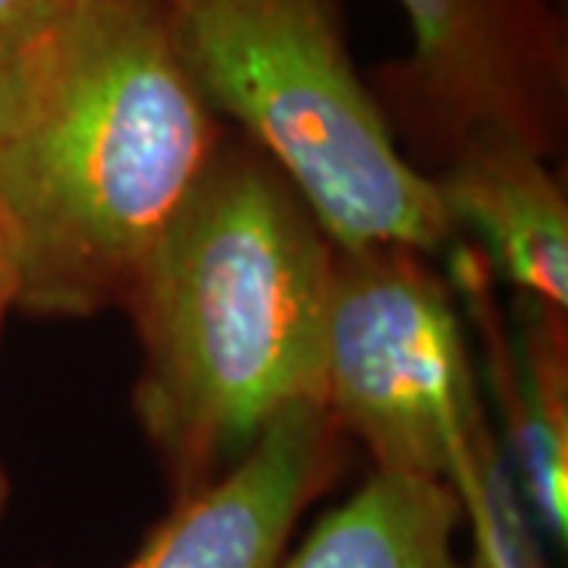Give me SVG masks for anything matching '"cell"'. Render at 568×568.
<instances>
[{"instance_id": "9", "label": "cell", "mask_w": 568, "mask_h": 568, "mask_svg": "<svg viewBox=\"0 0 568 568\" xmlns=\"http://www.w3.org/2000/svg\"><path fill=\"white\" fill-rule=\"evenodd\" d=\"M465 515L443 480L373 470L282 568H484L458 552Z\"/></svg>"}, {"instance_id": "7", "label": "cell", "mask_w": 568, "mask_h": 568, "mask_svg": "<svg viewBox=\"0 0 568 568\" xmlns=\"http://www.w3.org/2000/svg\"><path fill=\"white\" fill-rule=\"evenodd\" d=\"M345 443L323 402L287 407L215 484L171 503L121 568H278L306 508L338 480Z\"/></svg>"}, {"instance_id": "12", "label": "cell", "mask_w": 568, "mask_h": 568, "mask_svg": "<svg viewBox=\"0 0 568 568\" xmlns=\"http://www.w3.org/2000/svg\"><path fill=\"white\" fill-rule=\"evenodd\" d=\"M10 80H13V58H0V126L10 102Z\"/></svg>"}, {"instance_id": "10", "label": "cell", "mask_w": 568, "mask_h": 568, "mask_svg": "<svg viewBox=\"0 0 568 568\" xmlns=\"http://www.w3.org/2000/svg\"><path fill=\"white\" fill-rule=\"evenodd\" d=\"M73 0H0V58H17L70 10Z\"/></svg>"}, {"instance_id": "3", "label": "cell", "mask_w": 568, "mask_h": 568, "mask_svg": "<svg viewBox=\"0 0 568 568\" xmlns=\"http://www.w3.org/2000/svg\"><path fill=\"white\" fill-rule=\"evenodd\" d=\"M209 108L278 164L338 250L446 253L436 186L354 67L345 0H168Z\"/></svg>"}, {"instance_id": "1", "label": "cell", "mask_w": 568, "mask_h": 568, "mask_svg": "<svg viewBox=\"0 0 568 568\" xmlns=\"http://www.w3.org/2000/svg\"><path fill=\"white\" fill-rule=\"evenodd\" d=\"M224 133L168 0H73L13 58L0 126L17 313L85 320L121 306Z\"/></svg>"}, {"instance_id": "8", "label": "cell", "mask_w": 568, "mask_h": 568, "mask_svg": "<svg viewBox=\"0 0 568 568\" xmlns=\"http://www.w3.org/2000/svg\"><path fill=\"white\" fill-rule=\"evenodd\" d=\"M455 237L470 234L496 282L568 310V196L556 168L503 136L462 145L426 174Z\"/></svg>"}, {"instance_id": "5", "label": "cell", "mask_w": 568, "mask_h": 568, "mask_svg": "<svg viewBox=\"0 0 568 568\" xmlns=\"http://www.w3.org/2000/svg\"><path fill=\"white\" fill-rule=\"evenodd\" d=\"M410 54L366 82L402 155L433 174L503 136L556 164L568 142L566 0H398Z\"/></svg>"}, {"instance_id": "11", "label": "cell", "mask_w": 568, "mask_h": 568, "mask_svg": "<svg viewBox=\"0 0 568 568\" xmlns=\"http://www.w3.org/2000/svg\"><path fill=\"white\" fill-rule=\"evenodd\" d=\"M17 313V272H13V263H10V253L3 246V237H0V342H3V325H7V316ZM10 470H7V462H3V448H0V521L10 508Z\"/></svg>"}, {"instance_id": "4", "label": "cell", "mask_w": 568, "mask_h": 568, "mask_svg": "<svg viewBox=\"0 0 568 568\" xmlns=\"http://www.w3.org/2000/svg\"><path fill=\"white\" fill-rule=\"evenodd\" d=\"M325 407L379 474L443 484L493 420L462 310L426 253L335 246Z\"/></svg>"}, {"instance_id": "6", "label": "cell", "mask_w": 568, "mask_h": 568, "mask_svg": "<svg viewBox=\"0 0 568 568\" xmlns=\"http://www.w3.org/2000/svg\"><path fill=\"white\" fill-rule=\"evenodd\" d=\"M446 282L477 335L489 414L537 528L566 540L568 521V320L562 306L515 294L499 304V282L465 237L446 250Z\"/></svg>"}, {"instance_id": "2", "label": "cell", "mask_w": 568, "mask_h": 568, "mask_svg": "<svg viewBox=\"0 0 568 568\" xmlns=\"http://www.w3.org/2000/svg\"><path fill=\"white\" fill-rule=\"evenodd\" d=\"M335 244L278 164L231 130L136 268L133 414L171 503L215 484L287 407L325 405Z\"/></svg>"}]
</instances>
